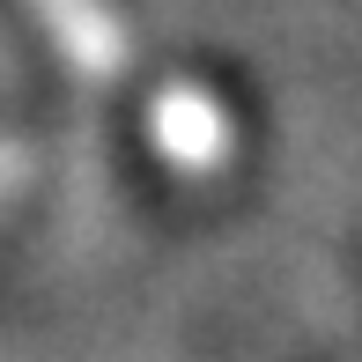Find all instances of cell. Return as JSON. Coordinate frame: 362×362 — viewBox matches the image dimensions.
I'll use <instances>...</instances> for the list:
<instances>
[{"mask_svg": "<svg viewBox=\"0 0 362 362\" xmlns=\"http://www.w3.org/2000/svg\"><path fill=\"white\" fill-rule=\"evenodd\" d=\"M23 8L45 23L52 52L67 59L74 74H89V81L126 74L134 37H126V23H119V8H111V0H23Z\"/></svg>", "mask_w": 362, "mask_h": 362, "instance_id": "cell-1", "label": "cell"}, {"mask_svg": "<svg viewBox=\"0 0 362 362\" xmlns=\"http://www.w3.org/2000/svg\"><path fill=\"white\" fill-rule=\"evenodd\" d=\"M148 134L156 148L177 163V170H222L229 163V111L215 104L207 89H192V81H170V89H156V104H148Z\"/></svg>", "mask_w": 362, "mask_h": 362, "instance_id": "cell-2", "label": "cell"}, {"mask_svg": "<svg viewBox=\"0 0 362 362\" xmlns=\"http://www.w3.org/2000/svg\"><path fill=\"white\" fill-rule=\"evenodd\" d=\"M23 185H30V148L23 141H0V222H8V207L23 200Z\"/></svg>", "mask_w": 362, "mask_h": 362, "instance_id": "cell-3", "label": "cell"}]
</instances>
